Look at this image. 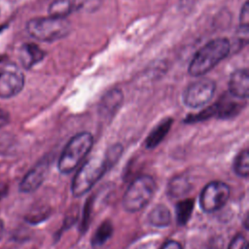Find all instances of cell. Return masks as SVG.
Returning <instances> with one entry per match:
<instances>
[{
  "instance_id": "1",
  "label": "cell",
  "mask_w": 249,
  "mask_h": 249,
  "mask_svg": "<svg viewBox=\"0 0 249 249\" xmlns=\"http://www.w3.org/2000/svg\"><path fill=\"white\" fill-rule=\"evenodd\" d=\"M231 50V45L227 38H216L209 41L193 56L188 69L189 74L199 77L208 73L228 56Z\"/></svg>"
},
{
  "instance_id": "2",
  "label": "cell",
  "mask_w": 249,
  "mask_h": 249,
  "mask_svg": "<svg viewBox=\"0 0 249 249\" xmlns=\"http://www.w3.org/2000/svg\"><path fill=\"white\" fill-rule=\"evenodd\" d=\"M110 168L105 156L91 157L86 160L75 174L71 192L74 196H81L89 192L93 185Z\"/></svg>"
},
{
  "instance_id": "3",
  "label": "cell",
  "mask_w": 249,
  "mask_h": 249,
  "mask_svg": "<svg viewBox=\"0 0 249 249\" xmlns=\"http://www.w3.org/2000/svg\"><path fill=\"white\" fill-rule=\"evenodd\" d=\"M92 144V135L88 131H82L74 135L68 141L58 159L57 168L59 172L67 174L73 171L89 152Z\"/></svg>"
},
{
  "instance_id": "4",
  "label": "cell",
  "mask_w": 249,
  "mask_h": 249,
  "mask_svg": "<svg viewBox=\"0 0 249 249\" xmlns=\"http://www.w3.org/2000/svg\"><path fill=\"white\" fill-rule=\"evenodd\" d=\"M27 32L42 42H53L65 37L70 32V22L66 18L53 17L35 18L26 24Z\"/></svg>"
},
{
  "instance_id": "5",
  "label": "cell",
  "mask_w": 249,
  "mask_h": 249,
  "mask_svg": "<svg viewBox=\"0 0 249 249\" xmlns=\"http://www.w3.org/2000/svg\"><path fill=\"white\" fill-rule=\"evenodd\" d=\"M156 192V182L149 175L137 177L124 195L123 206L127 212H137L144 208Z\"/></svg>"
},
{
  "instance_id": "6",
  "label": "cell",
  "mask_w": 249,
  "mask_h": 249,
  "mask_svg": "<svg viewBox=\"0 0 249 249\" xmlns=\"http://www.w3.org/2000/svg\"><path fill=\"white\" fill-rule=\"evenodd\" d=\"M231 190L228 184L221 181L208 183L201 191L199 205L206 213H212L221 209L228 201Z\"/></svg>"
},
{
  "instance_id": "7",
  "label": "cell",
  "mask_w": 249,
  "mask_h": 249,
  "mask_svg": "<svg viewBox=\"0 0 249 249\" xmlns=\"http://www.w3.org/2000/svg\"><path fill=\"white\" fill-rule=\"evenodd\" d=\"M215 89L216 84L214 81L199 79L186 88L183 93V102L190 108H200L211 100Z\"/></svg>"
},
{
  "instance_id": "8",
  "label": "cell",
  "mask_w": 249,
  "mask_h": 249,
  "mask_svg": "<svg viewBox=\"0 0 249 249\" xmlns=\"http://www.w3.org/2000/svg\"><path fill=\"white\" fill-rule=\"evenodd\" d=\"M24 86L22 72L14 64L0 71V97L11 98L21 91Z\"/></svg>"
},
{
  "instance_id": "9",
  "label": "cell",
  "mask_w": 249,
  "mask_h": 249,
  "mask_svg": "<svg viewBox=\"0 0 249 249\" xmlns=\"http://www.w3.org/2000/svg\"><path fill=\"white\" fill-rule=\"evenodd\" d=\"M50 168V160L44 158L40 160L21 179L18 190L21 193H32L36 191L46 179Z\"/></svg>"
},
{
  "instance_id": "10",
  "label": "cell",
  "mask_w": 249,
  "mask_h": 249,
  "mask_svg": "<svg viewBox=\"0 0 249 249\" xmlns=\"http://www.w3.org/2000/svg\"><path fill=\"white\" fill-rule=\"evenodd\" d=\"M229 91L231 96L246 99L249 95V71L246 68L237 69L231 73L229 81Z\"/></svg>"
},
{
  "instance_id": "11",
  "label": "cell",
  "mask_w": 249,
  "mask_h": 249,
  "mask_svg": "<svg viewBox=\"0 0 249 249\" xmlns=\"http://www.w3.org/2000/svg\"><path fill=\"white\" fill-rule=\"evenodd\" d=\"M45 52L33 43L23 44L19 49V60L25 69L33 67L45 57Z\"/></svg>"
},
{
  "instance_id": "12",
  "label": "cell",
  "mask_w": 249,
  "mask_h": 249,
  "mask_svg": "<svg viewBox=\"0 0 249 249\" xmlns=\"http://www.w3.org/2000/svg\"><path fill=\"white\" fill-rule=\"evenodd\" d=\"M213 108L214 117L220 119H230L238 114L242 108V104L232 100L231 97L223 96L219 101L213 104Z\"/></svg>"
},
{
  "instance_id": "13",
  "label": "cell",
  "mask_w": 249,
  "mask_h": 249,
  "mask_svg": "<svg viewBox=\"0 0 249 249\" xmlns=\"http://www.w3.org/2000/svg\"><path fill=\"white\" fill-rule=\"evenodd\" d=\"M123 92L119 89L108 91L101 99L99 104V113L104 116H111L118 111L123 102Z\"/></svg>"
},
{
  "instance_id": "14",
  "label": "cell",
  "mask_w": 249,
  "mask_h": 249,
  "mask_svg": "<svg viewBox=\"0 0 249 249\" xmlns=\"http://www.w3.org/2000/svg\"><path fill=\"white\" fill-rule=\"evenodd\" d=\"M172 123H173V120L171 118L163 119L160 123H159L147 136L145 141L146 147L148 149H153L157 147L163 140L165 135L168 133L172 125Z\"/></svg>"
},
{
  "instance_id": "15",
  "label": "cell",
  "mask_w": 249,
  "mask_h": 249,
  "mask_svg": "<svg viewBox=\"0 0 249 249\" xmlns=\"http://www.w3.org/2000/svg\"><path fill=\"white\" fill-rule=\"evenodd\" d=\"M192 184L189 178L184 175L173 177L167 186V194L170 197H181L190 192Z\"/></svg>"
},
{
  "instance_id": "16",
  "label": "cell",
  "mask_w": 249,
  "mask_h": 249,
  "mask_svg": "<svg viewBox=\"0 0 249 249\" xmlns=\"http://www.w3.org/2000/svg\"><path fill=\"white\" fill-rule=\"evenodd\" d=\"M149 223L157 228H164L170 224L171 214L169 209L162 204L153 208L148 215Z\"/></svg>"
},
{
  "instance_id": "17",
  "label": "cell",
  "mask_w": 249,
  "mask_h": 249,
  "mask_svg": "<svg viewBox=\"0 0 249 249\" xmlns=\"http://www.w3.org/2000/svg\"><path fill=\"white\" fill-rule=\"evenodd\" d=\"M194 199L186 198L180 200L175 206V214H176V221L178 225L184 226L190 220L193 210H194Z\"/></svg>"
},
{
  "instance_id": "18",
  "label": "cell",
  "mask_w": 249,
  "mask_h": 249,
  "mask_svg": "<svg viewBox=\"0 0 249 249\" xmlns=\"http://www.w3.org/2000/svg\"><path fill=\"white\" fill-rule=\"evenodd\" d=\"M73 9L71 0H53L49 6V16L57 18H65Z\"/></svg>"
},
{
  "instance_id": "19",
  "label": "cell",
  "mask_w": 249,
  "mask_h": 249,
  "mask_svg": "<svg viewBox=\"0 0 249 249\" xmlns=\"http://www.w3.org/2000/svg\"><path fill=\"white\" fill-rule=\"evenodd\" d=\"M113 233V226L110 221L103 222L95 231L91 238L92 247H101L111 236Z\"/></svg>"
},
{
  "instance_id": "20",
  "label": "cell",
  "mask_w": 249,
  "mask_h": 249,
  "mask_svg": "<svg viewBox=\"0 0 249 249\" xmlns=\"http://www.w3.org/2000/svg\"><path fill=\"white\" fill-rule=\"evenodd\" d=\"M233 170L236 175L247 177L249 174V153L248 150H242L235 158L233 163Z\"/></svg>"
},
{
  "instance_id": "21",
  "label": "cell",
  "mask_w": 249,
  "mask_h": 249,
  "mask_svg": "<svg viewBox=\"0 0 249 249\" xmlns=\"http://www.w3.org/2000/svg\"><path fill=\"white\" fill-rule=\"evenodd\" d=\"M122 152H123V147L120 144H115L109 148V150L105 154V159L110 167L118 160V159L122 155Z\"/></svg>"
},
{
  "instance_id": "22",
  "label": "cell",
  "mask_w": 249,
  "mask_h": 249,
  "mask_svg": "<svg viewBox=\"0 0 249 249\" xmlns=\"http://www.w3.org/2000/svg\"><path fill=\"white\" fill-rule=\"evenodd\" d=\"M246 245H247V242L244 235L237 234L232 238L228 249H245Z\"/></svg>"
},
{
  "instance_id": "23",
  "label": "cell",
  "mask_w": 249,
  "mask_h": 249,
  "mask_svg": "<svg viewBox=\"0 0 249 249\" xmlns=\"http://www.w3.org/2000/svg\"><path fill=\"white\" fill-rule=\"evenodd\" d=\"M249 25V3L246 1L241 9L239 18V26L248 27Z\"/></svg>"
},
{
  "instance_id": "24",
  "label": "cell",
  "mask_w": 249,
  "mask_h": 249,
  "mask_svg": "<svg viewBox=\"0 0 249 249\" xmlns=\"http://www.w3.org/2000/svg\"><path fill=\"white\" fill-rule=\"evenodd\" d=\"M10 114L6 110L0 108V128L6 126L10 123Z\"/></svg>"
},
{
  "instance_id": "25",
  "label": "cell",
  "mask_w": 249,
  "mask_h": 249,
  "mask_svg": "<svg viewBox=\"0 0 249 249\" xmlns=\"http://www.w3.org/2000/svg\"><path fill=\"white\" fill-rule=\"evenodd\" d=\"M160 249H182V246L176 240H168L162 245Z\"/></svg>"
},
{
  "instance_id": "26",
  "label": "cell",
  "mask_w": 249,
  "mask_h": 249,
  "mask_svg": "<svg viewBox=\"0 0 249 249\" xmlns=\"http://www.w3.org/2000/svg\"><path fill=\"white\" fill-rule=\"evenodd\" d=\"M8 192H9L8 184L0 179V200L3 199L8 195Z\"/></svg>"
},
{
  "instance_id": "27",
  "label": "cell",
  "mask_w": 249,
  "mask_h": 249,
  "mask_svg": "<svg viewBox=\"0 0 249 249\" xmlns=\"http://www.w3.org/2000/svg\"><path fill=\"white\" fill-rule=\"evenodd\" d=\"M3 234H4V222L2 219H0V240L2 239Z\"/></svg>"
},
{
  "instance_id": "28",
  "label": "cell",
  "mask_w": 249,
  "mask_h": 249,
  "mask_svg": "<svg viewBox=\"0 0 249 249\" xmlns=\"http://www.w3.org/2000/svg\"><path fill=\"white\" fill-rule=\"evenodd\" d=\"M6 26H4V25H2V26H0V32L3 30V28H5Z\"/></svg>"
}]
</instances>
